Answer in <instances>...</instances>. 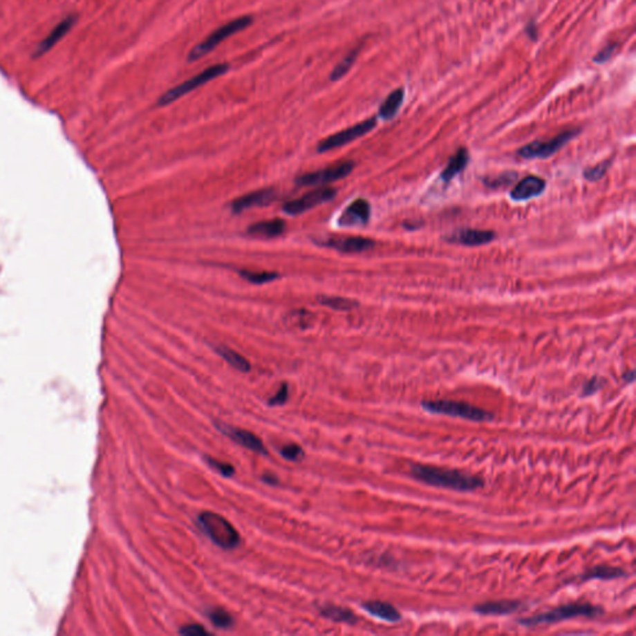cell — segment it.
<instances>
[{"label":"cell","mask_w":636,"mask_h":636,"mask_svg":"<svg viewBox=\"0 0 636 636\" xmlns=\"http://www.w3.org/2000/svg\"><path fill=\"white\" fill-rule=\"evenodd\" d=\"M410 476L415 478L416 481H420L429 486L453 489L460 492L476 491L485 485V481L481 477L469 472L422 464H415L410 467Z\"/></svg>","instance_id":"cell-1"},{"label":"cell","mask_w":636,"mask_h":636,"mask_svg":"<svg viewBox=\"0 0 636 636\" xmlns=\"http://www.w3.org/2000/svg\"><path fill=\"white\" fill-rule=\"evenodd\" d=\"M604 614V610L599 606H593L590 603H569L565 606H558L548 612H539L528 618H522L518 623L523 626L533 628L537 625L553 624L563 620L574 618H598Z\"/></svg>","instance_id":"cell-2"},{"label":"cell","mask_w":636,"mask_h":636,"mask_svg":"<svg viewBox=\"0 0 636 636\" xmlns=\"http://www.w3.org/2000/svg\"><path fill=\"white\" fill-rule=\"evenodd\" d=\"M198 525L203 532L223 550H234L240 545L241 539L236 528L221 514L204 511L198 516Z\"/></svg>","instance_id":"cell-3"},{"label":"cell","mask_w":636,"mask_h":636,"mask_svg":"<svg viewBox=\"0 0 636 636\" xmlns=\"http://www.w3.org/2000/svg\"><path fill=\"white\" fill-rule=\"evenodd\" d=\"M252 23H254V19L249 17V15H245V17L233 19V20L227 21L225 24L221 25L219 28H216L203 41L196 44V46L190 50L188 57H187L188 62H198L204 56L209 55L221 43H224L227 39L233 37V35H236L241 31L246 30L247 28H250Z\"/></svg>","instance_id":"cell-4"},{"label":"cell","mask_w":636,"mask_h":636,"mask_svg":"<svg viewBox=\"0 0 636 636\" xmlns=\"http://www.w3.org/2000/svg\"><path fill=\"white\" fill-rule=\"evenodd\" d=\"M229 70H230V65L227 62L215 64V65H212L209 68H204L199 74L191 76L190 79L185 80L183 82H180L179 85L171 87L168 91H165L163 95H160L158 101H157V104H158L159 107H165V106L173 104V102L178 101L179 98L187 96L188 93L194 91L196 88L207 85L210 81L227 74Z\"/></svg>","instance_id":"cell-5"},{"label":"cell","mask_w":636,"mask_h":636,"mask_svg":"<svg viewBox=\"0 0 636 636\" xmlns=\"http://www.w3.org/2000/svg\"><path fill=\"white\" fill-rule=\"evenodd\" d=\"M422 409L431 414L439 415L453 416L461 418L470 422H483L492 420L495 415L487 410L481 409L472 404L466 402H456V400H447V399H438V400H425L422 403Z\"/></svg>","instance_id":"cell-6"},{"label":"cell","mask_w":636,"mask_h":636,"mask_svg":"<svg viewBox=\"0 0 636 636\" xmlns=\"http://www.w3.org/2000/svg\"><path fill=\"white\" fill-rule=\"evenodd\" d=\"M578 133H579V129H568L548 141L531 142L526 146L520 148L517 151V154L522 158L526 159L548 158L556 153L561 148L564 147L568 142L572 141L575 135H578Z\"/></svg>","instance_id":"cell-7"},{"label":"cell","mask_w":636,"mask_h":636,"mask_svg":"<svg viewBox=\"0 0 636 636\" xmlns=\"http://www.w3.org/2000/svg\"><path fill=\"white\" fill-rule=\"evenodd\" d=\"M377 126V117L368 118L363 122L357 123L355 126H350L348 129H342L337 132L335 135H330V137L324 138L318 143V152H327L330 149L342 147L348 144L350 142L355 141L361 138L363 135H367L371 131H373L374 127Z\"/></svg>","instance_id":"cell-8"},{"label":"cell","mask_w":636,"mask_h":636,"mask_svg":"<svg viewBox=\"0 0 636 636\" xmlns=\"http://www.w3.org/2000/svg\"><path fill=\"white\" fill-rule=\"evenodd\" d=\"M353 168H355L353 162H341L337 165H328L324 169L301 176L300 178H297V184L305 185V187H312V185L332 183V182H336V180L349 176V173L353 171Z\"/></svg>","instance_id":"cell-9"},{"label":"cell","mask_w":636,"mask_h":636,"mask_svg":"<svg viewBox=\"0 0 636 636\" xmlns=\"http://www.w3.org/2000/svg\"><path fill=\"white\" fill-rule=\"evenodd\" d=\"M336 193L337 190L335 188H330V187L317 188V189L307 193L305 196L286 203L285 207H283V210L290 215H299L301 213H305L310 209L318 207L319 204L328 202L332 198H335Z\"/></svg>","instance_id":"cell-10"},{"label":"cell","mask_w":636,"mask_h":636,"mask_svg":"<svg viewBox=\"0 0 636 636\" xmlns=\"http://www.w3.org/2000/svg\"><path fill=\"white\" fill-rule=\"evenodd\" d=\"M214 424L221 433L227 435L229 439L235 441L240 447L251 450L254 453H260V455H268V450L263 445V441L260 440V438L254 433L244 430V429L235 428L232 425H227V422H218V420L214 422Z\"/></svg>","instance_id":"cell-11"},{"label":"cell","mask_w":636,"mask_h":636,"mask_svg":"<svg viewBox=\"0 0 636 636\" xmlns=\"http://www.w3.org/2000/svg\"><path fill=\"white\" fill-rule=\"evenodd\" d=\"M76 23H77V17L76 15H68L66 18L62 19V21L59 24H56L50 30L49 34L39 43V45L35 48V51H34V57L44 56L54 49L56 45L60 43L70 31L73 30V28L76 25Z\"/></svg>","instance_id":"cell-12"},{"label":"cell","mask_w":636,"mask_h":636,"mask_svg":"<svg viewBox=\"0 0 636 636\" xmlns=\"http://www.w3.org/2000/svg\"><path fill=\"white\" fill-rule=\"evenodd\" d=\"M322 245L330 246L346 254H357L371 250L374 246L373 240L362 236H330Z\"/></svg>","instance_id":"cell-13"},{"label":"cell","mask_w":636,"mask_h":636,"mask_svg":"<svg viewBox=\"0 0 636 636\" xmlns=\"http://www.w3.org/2000/svg\"><path fill=\"white\" fill-rule=\"evenodd\" d=\"M276 191L272 188H265V189L255 190L251 191L249 194L240 196L232 203V209L236 214L246 210V209L257 208V207H263L269 205L270 203L275 199Z\"/></svg>","instance_id":"cell-14"},{"label":"cell","mask_w":636,"mask_h":636,"mask_svg":"<svg viewBox=\"0 0 636 636\" xmlns=\"http://www.w3.org/2000/svg\"><path fill=\"white\" fill-rule=\"evenodd\" d=\"M545 190V182L536 176H527L516 184L511 190V198L514 202H525L539 196Z\"/></svg>","instance_id":"cell-15"},{"label":"cell","mask_w":636,"mask_h":636,"mask_svg":"<svg viewBox=\"0 0 636 636\" xmlns=\"http://www.w3.org/2000/svg\"><path fill=\"white\" fill-rule=\"evenodd\" d=\"M371 218V205L364 199H357L343 212L339 218V225L355 227L367 224Z\"/></svg>","instance_id":"cell-16"},{"label":"cell","mask_w":636,"mask_h":636,"mask_svg":"<svg viewBox=\"0 0 636 636\" xmlns=\"http://www.w3.org/2000/svg\"><path fill=\"white\" fill-rule=\"evenodd\" d=\"M496 235L494 232L489 230H478V229H462L447 238L450 243L465 245V246H481L495 240Z\"/></svg>","instance_id":"cell-17"},{"label":"cell","mask_w":636,"mask_h":636,"mask_svg":"<svg viewBox=\"0 0 636 636\" xmlns=\"http://www.w3.org/2000/svg\"><path fill=\"white\" fill-rule=\"evenodd\" d=\"M522 606L523 603L518 600H497L477 604L474 608V612L481 615H507L520 610Z\"/></svg>","instance_id":"cell-18"},{"label":"cell","mask_w":636,"mask_h":636,"mask_svg":"<svg viewBox=\"0 0 636 636\" xmlns=\"http://www.w3.org/2000/svg\"><path fill=\"white\" fill-rule=\"evenodd\" d=\"M362 606L371 615L380 620L388 621V623H397L402 620V614L391 603L382 601V600H369V601L363 603Z\"/></svg>","instance_id":"cell-19"},{"label":"cell","mask_w":636,"mask_h":636,"mask_svg":"<svg viewBox=\"0 0 636 636\" xmlns=\"http://www.w3.org/2000/svg\"><path fill=\"white\" fill-rule=\"evenodd\" d=\"M286 229L285 221L281 219H270V221H259L256 224L251 225L247 229V233L251 236L256 238H276L280 236Z\"/></svg>","instance_id":"cell-20"},{"label":"cell","mask_w":636,"mask_h":636,"mask_svg":"<svg viewBox=\"0 0 636 636\" xmlns=\"http://www.w3.org/2000/svg\"><path fill=\"white\" fill-rule=\"evenodd\" d=\"M469 159H470V157H469L467 149L466 148H460L459 151L453 154L450 160L447 162L445 169L441 171V179L445 183H449L450 180H453V178L465 169L466 165L469 163Z\"/></svg>","instance_id":"cell-21"},{"label":"cell","mask_w":636,"mask_h":636,"mask_svg":"<svg viewBox=\"0 0 636 636\" xmlns=\"http://www.w3.org/2000/svg\"><path fill=\"white\" fill-rule=\"evenodd\" d=\"M404 96H405L404 88H397L391 92L383 101V104H380V113H378L380 118H383L384 121H391L397 116L398 112L403 104Z\"/></svg>","instance_id":"cell-22"},{"label":"cell","mask_w":636,"mask_h":636,"mask_svg":"<svg viewBox=\"0 0 636 636\" xmlns=\"http://www.w3.org/2000/svg\"><path fill=\"white\" fill-rule=\"evenodd\" d=\"M628 574L624 569L619 567H608V565H598L594 568L589 569L584 574L581 575V581H592V579H599V581H612V579H618V578H624Z\"/></svg>","instance_id":"cell-23"},{"label":"cell","mask_w":636,"mask_h":636,"mask_svg":"<svg viewBox=\"0 0 636 636\" xmlns=\"http://www.w3.org/2000/svg\"><path fill=\"white\" fill-rule=\"evenodd\" d=\"M319 612L324 618L330 619L336 623L353 625L358 621V618L355 612L347 608L337 606H324L319 608Z\"/></svg>","instance_id":"cell-24"},{"label":"cell","mask_w":636,"mask_h":636,"mask_svg":"<svg viewBox=\"0 0 636 636\" xmlns=\"http://www.w3.org/2000/svg\"><path fill=\"white\" fill-rule=\"evenodd\" d=\"M362 45L355 46V49L350 50L347 55L343 57L341 62L337 64L336 66L332 70L330 74V81H339L348 74L349 70L355 65V62L358 59V55L361 54Z\"/></svg>","instance_id":"cell-25"},{"label":"cell","mask_w":636,"mask_h":636,"mask_svg":"<svg viewBox=\"0 0 636 636\" xmlns=\"http://www.w3.org/2000/svg\"><path fill=\"white\" fill-rule=\"evenodd\" d=\"M216 352H218V355L223 357L232 367L238 369L240 372L246 373V372L250 371V362L247 361L244 355H241L240 353H238V352H235L234 349L225 347V346H221V347L216 348Z\"/></svg>","instance_id":"cell-26"},{"label":"cell","mask_w":636,"mask_h":636,"mask_svg":"<svg viewBox=\"0 0 636 636\" xmlns=\"http://www.w3.org/2000/svg\"><path fill=\"white\" fill-rule=\"evenodd\" d=\"M208 618L219 629H227L234 624L233 617L223 608H214L209 610Z\"/></svg>","instance_id":"cell-27"},{"label":"cell","mask_w":636,"mask_h":636,"mask_svg":"<svg viewBox=\"0 0 636 636\" xmlns=\"http://www.w3.org/2000/svg\"><path fill=\"white\" fill-rule=\"evenodd\" d=\"M318 301H319V303H321V305L330 307V308H333V310H338V311H347V310H352L353 307L357 306V302H355V301L349 300V299H344V297H332V296H324V297H319Z\"/></svg>","instance_id":"cell-28"},{"label":"cell","mask_w":636,"mask_h":636,"mask_svg":"<svg viewBox=\"0 0 636 636\" xmlns=\"http://www.w3.org/2000/svg\"><path fill=\"white\" fill-rule=\"evenodd\" d=\"M240 275L244 277L245 280L251 282V283H255V285H261V283H266V282L274 281L276 280L279 275L276 272H255V271H241Z\"/></svg>","instance_id":"cell-29"},{"label":"cell","mask_w":636,"mask_h":636,"mask_svg":"<svg viewBox=\"0 0 636 636\" xmlns=\"http://www.w3.org/2000/svg\"><path fill=\"white\" fill-rule=\"evenodd\" d=\"M610 167V162H601L599 165H594V167H589L587 169H584V178L588 179L589 182H597V180H600L601 178L606 176V171L609 169Z\"/></svg>","instance_id":"cell-30"},{"label":"cell","mask_w":636,"mask_h":636,"mask_svg":"<svg viewBox=\"0 0 636 636\" xmlns=\"http://www.w3.org/2000/svg\"><path fill=\"white\" fill-rule=\"evenodd\" d=\"M280 453H281L282 458L288 461H300V460L303 459L305 456V451L303 449L297 445V444H288L285 447H282L281 450H280Z\"/></svg>","instance_id":"cell-31"},{"label":"cell","mask_w":636,"mask_h":636,"mask_svg":"<svg viewBox=\"0 0 636 636\" xmlns=\"http://www.w3.org/2000/svg\"><path fill=\"white\" fill-rule=\"evenodd\" d=\"M205 461L208 462V465L210 466L213 470L219 472L221 476L232 477L234 474H235L234 466L227 464V462L219 461V460L214 459V458H210V456H205Z\"/></svg>","instance_id":"cell-32"},{"label":"cell","mask_w":636,"mask_h":636,"mask_svg":"<svg viewBox=\"0 0 636 636\" xmlns=\"http://www.w3.org/2000/svg\"><path fill=\"white\" fill-rule=\"evenodd\" d=\"M606 380L601 377H593L592 380H588L584 383L583 389H581V397H590L597 392H599L603 386H606Z\"/></svg>","instance_id":"cell-33"},{"label":"cell","mask_w":636,"mask_h":636,"mask_svg":"<svg viewBox=\"0 0 636 636\" xmlns=\"http://www.w3.org/2000/svg\"><path fill=\"white\" fill-rule=\"evenodd\" d=\"M288 386L286 383H282L279 392L276 393L274 397L271 398L269 400L270 406H279V405H283V404L288 402Z\"/></svg>","instance_id":"cell-34"},{"label":"cell","mask_w":636,"mask_h":636,"mask_svg":"<svg viewBox=\"0 0 636 636\" xmlns=\"http://www.w3.org/2000/svg\"><path fill=\"white\" fill-rule=\"evenodd\" d=\"M179 634L185 636H207L209 635L210 633L200 624H189L183 626V628L179 630Z\"/></svg>","instance_id":"cell-35"},{"label":"cell","mask_w":636,"mask_h":636,"mask_svg":"<svg viewBox=\"0 0 636 636\" xmlns=\"http://www.w3.org/2000/svg\"><path fill=\"white\" fill-rule=\"evenodd\" d=\"M617 48H618V45L615 43L606 45V48H603L597 55L594 56V62L604 64V62H608L612 57V54L615 53Z\"/></svg>","instance_id":"cell-36"},{"label":"cell","mask_w":636,"mask_h":636,"mask_svg":"<svg viewBox=\"0 0 636 636\" xmlns=\"http://www.w3.org/2000/svg\"><path fill=\"white\" fill-rule=\"evenodd\" d=\"M514 179H516V173H503V174H500L498 177L495 178V179H486L485 182L489 187H500V185H505V184L512 183Z\"/></svg>","instance_id":"cell-37"},{"label":"cell","mask_w":636,"mask_h":636,"mask_svg":"<svg viewBox=\"0 0 636 636\" xmlns=\"http://www.w3.org/2000/svg\"><path fill=\"white\" fill-rule=\"evenodd\" d=\"M526 32L527 35L531 37L532 40H537L539 32H537V26L534 24V21H531L530 24L527 25Z\"/></svg>","instance_id":"cell-38"},{"label":"cell","mask_w":636,"mask_h":636,"mask_svg":"<svg viewBox=\"0 0 636 636\" xmlns=\"http://www.w3.org/2000/svg\"><path fill=\"white\" fill-rule=\"evenodd\" d=\"M263 481L270 485V486H275V485L279 483V478H277L274 474H263Z\"/></svg>","instance_id":"cell-39"},{"label":"cell","mask_w":636,"mask_h":636,"mask_svg":"<svg viewBox=\"0 0 636 636\" xmlns=\"http://www.w3.org/2000/svg\"><path fill=\"white\" fill-rule=\"evenodd\" d=\"M623 380H624L626 383H633L634 380H635V372H634V369L628 371V372L623 375Z\"/></svg>","instance_id":"cell-40"}]
</instances>
